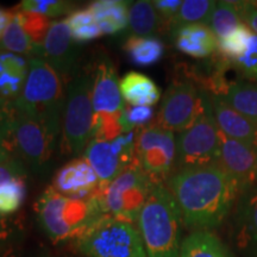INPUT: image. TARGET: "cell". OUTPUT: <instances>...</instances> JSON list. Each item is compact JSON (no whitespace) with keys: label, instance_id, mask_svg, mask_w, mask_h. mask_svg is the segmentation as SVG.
Masks as SVG:
<instances>
[{"label":"cell","instance_id":"cb8c5ba5","mask_svg":"<svg viewBox=\"0 0 257 257\" xmlns=\"http://www.w3.org/2000/svg\"><path fill=\"white\" fill-rule=\"evenodd\" d=\"M127 27L133 34L131 36L154 37L166 25L154 8L153 2L138 0L131 3L128 9Z\"/></svg>","mask_w":257,"mask_h":257},{"label":"cell","instance_id":"52a82bcc","mask_svg":"<svg viewBox=\"0 0 257 257\" xmlns=\"http://www.w3.org/2000/svg\"><path fill=\"white\" fill-rule=\"evenodd\" d=\"M86 257H148L136 224L102 217L74 240Z\"/></svg>","mask_w":257,"mask_h":257},{"label":"cell","instance_id":"83f0119b","mask_svg":"<svg viewBox=\"0 0 257 257\" xmlns=\"http://www.w3.org/2000/svg\"><path fill=\"white\" fill-rule=\"evenodd\" d=\"M217 2L212 0H185L178 14L169 25L170 32L184 25L204 24L210 25L212 14Z\"/></svg>","mask_w":257,"mask_h":257},{"label":"cell","instance_id":"9a60e30c","mask_svg":"<svg viewBox=\"0 0 257 257\" xmlns=\"http://www.w3.org/2000/svg\"><path fill=\"white\" fill-rule=\"evenodd\" d=\"M53 187L64 197L89 199L99 192L101 181L85 157H75L55 173Z\"/></svg>","mask_w":257,"mask_h":257},{"label":"cell","instance_id":"e575fe53","mask_svg":"<svg viewBox=\"0 0 257 257\" xmlns=\"http://www.w3.org/2000/svg\"><path fill=\"white\" fill-rule=\"evenodd\" d=\"M14 11L17 16L19 23L22 24V27L30 36L31 40L36 44H43V41L51 24L49 18L37 14H32V12L18 11L16 9H14Z\"/></svg>","mask_w":257,"mask_h":257},{"label":"cell","instance_id":"7c38bea8","mask_svg":"<svg viewBox=\"0 0 257 257\" xmlns=\"http://www.w3.org/2000/svg\"><path fill=\"white\" fill-rule=\"evenodd\" d=\"M137 130L123 134L112 141L92 138L83 157L92 166L101 182L112 181L136 162Z\"/></svg>","mask_w":257,"mask_h":257},{"label":"cell","instance_id":"8d00e7d4","mask_svg":"<svg viewBox=\"0 0 257 257\" xmlns=\"http://www.w3.org/2000/svg\"><path fill=\"white\" fill-rule=\"evenodd\" d=\"M24 234V225L12 217H0V255L9 251Z\"/></svg>","mask_w":257,"mask_h":257},{"label":"cell","instance_id":"ba28073f","mask_svg":"<svg viewBox=\"0 0 257 257\" xmlns=\"http://www.w3.org/2000/svg\"><path fill=\"white\" fill-rule=\"evenodd\" d=\"M211 102V94L199 81L181 78L173 81L162 96L156 123L173 133H181L197 120Z\"/></svg>","mask_w":257,"mask_h":257},{"label":"cell","instance_id":"5b68a950","mask_svg":"<svg viewBox=\"0 0 257 257\" xmlns=\"http://www.w3.org/2000/svg\"><path fill=\"white\" fill-rule=\"evenodd\" d=\"M93 72L80 70L67 85L62 114L61 147L67 155L79 156L93 138L94 108L92 101Z\"/></svg>","mask_w":257,"mask_h":257},{"label":"cell","instance_id":"f1b7e54d","mask_svg":"<svg viewBox=\"0 0 257 257\" xmlns=\"http://www.w3.org/2000/svg\"><path fill=\"white\" fill-rule=\"evenodd\" d=\"M64 21L68 25L70 36L76 44L87 43L104 35L94 15L88 8L75 10Z\"/></svg>","mask_w":257,"mask_h":257},{"label":"cell","instance_id":"4dcf8cb0","mask_svg":"<svg viewBox=\"0 0 257 257\" xmlns=\"http://www.w3.org/2000/svg\"><path fill=\"white\" fill-rule=\"evenodd\" d=\"M243 23L234 2H217L208 27L218 40L226 36L230 31Z\"/></svg>","mask_w":257,"mask_h":257},{"label":"cell","instance_id":"603a6c76","mask_svg":"<svg viewBox=\"0 0 257 257\" xmlns=\"http://www.w3.org/2000/svg\"><path fill=\"white\" fill-rule=\"evenodd\" d=\"M130 2L123 0H98L89 4L88 9L98 22L102 34L115 35L128 25Z\"/></svg>","mask_w":257,"mask_h":257},{"label":"cell","instance_id":"44dd1931","mask_svg":"<svg viewBox=\"0 0 257 257\" xmlns=\"http://www.w3.org/2000/svg\"><path fill=\"white\" fill-rule=\"evenodd\" d=\"M29 75V59L0 50V98L15 101L23 91Z\"/></svg>","mask_w":257,"mask_h":257},{"label":"cell","instance_id":"8fae6325","mask_svg":"<svg viewBox=\"0 0 257 257\" xmlns=\"http://www.w3.org/2000/svg\"><path fill=\"white\" fill-rule=\"evenodd\" d=\"M56 141L57 138L41 123L16 112L12 143L17 156L35 173L47 174Z\"/></svg>","mask_w":257,"mask_h":257},{"label":"cell","instance_id":"ab89813d","mask_svg":"<svg viewBox=\"0 0 257 257\" xmlns=\"http://www.w3.org/2000/svg\"><path fill=\"white\" fill-rule=\"evenodd\" d=\"M181 4V0H155L153 2L154 8L156 9L157 14L163 21L166 28H169Z\"/></svg>","mask_w":257,"mask_h":257},{"label":"cell","instance_id":"6da1fadb","mask_svg":"<svg viewBox=\"0 0 257 257\" xmlns=\"http://www.w3.org/2000/svg\"><path fill=\"white\" fill-rule=\"evenodd\" d=\"M166 186L178 202L184 225L193 232L219 226L242 193L219 163L176 170Z\"/></svg>","mask_w":257,"mask_h":257},{"label":"cell","instance_id":"4fadbf2b","mask_svg":"<svg viewBox=\"0 0 257 257\" xmlns=\"http://www.w3.org/2000/svg\"><path fill=\"white\" fill-rule=\"evenodd\" d=\"M42 48L43 54L41 59L53 67L68 85L78 73L79 50L70 36L66 21L51 22Z\"/></svg>","mask_w":257,"mask_h":257},{"label":"cell","instance_id":"d590c367","mask_svg":"<svg viewBox=\"0 0 257 257\" xmlns=\"http://www.w3.org/2000/svg\"><path fill=\"white\" fill-rule=\"evenodd\" d=\"M154 117V108L149 106H125L121 113L120 121L124 134L147 126L152 123Z\"/></svg>","mask_w":257,"mask_h":257},{"label":"cell","instance_id":"9c48e42d","mask_svg":"<svg viewBox=\"0 0 257 257\" xmlns=\"http://www.w3.org/2000/svg\"><path fill=\"white\" fill-rule=\"evenodd\" d=\"M220 131L210 102L197 120L176 136L175 172L180 169L218 165Z\"/></svg>","mask_w":257,"mask_h":257},{"label":"cell","instance_id":"e0dca14e","mask_svg":"<svg viewBox=\"0 0 257 257\" xmlns=\"http://www.w3.org/2000/svg\"><path fill=\"white\" fill-rule=\"evenodd\" d=\"M234 245L242 257H257V184L244 189L233 216Z\"/></svg>","mask_w":257,"mask_h":257},{"label":"cell","instance_id":"f35d334b","mask_svg":"<svg viewBox=\"0 0 257 257\" xmlns=\"http://www.w3.org/2000/svg\"><path fill=\"white\" fill-rule=\"evenodd\" d=\"M28 176V167L19 157L0 165V186L14 179Z\"/></svg>","mask_w":257,"mask_h":257},{"label":"cell","instance_id":"74e56055","mask_svg":"<svg viewBox=\"0 0 257 257\" xmlns=\"http://www.w3.org/2000/svg\"><path fill=\"white\" fill-rule=\"evenodd\" d=\"M16 111L12 101L0 98V140L12 141Z\"/></svg>","mask_w":257,"mask_h":257},{"label":"cell","instance_id":"484cf974","mask_svg":"<svg viewBox=\"0 0 257 257\" xmlns=\"http://www.w3.org/2000/svg\"><path fill=\"white\" fill-rule=\"evenodd\" d=\"M123 48L130 62L138 67L154 66L165 55V44L156 37L130 36Z\"/></svg>","mask_w":257,"mask_h":257},{"label":"cell","instance_id":"ee69618b","mask_svg":"<svg viewBox=\"0 0 257 257\" xmlns=\"http://www.w3.org/2000/svg\"><path fill=\"white\" fill-rule=\"evenodd\" d=\"M255 3H256V5H257V2H255Z\"/></svg>","mask_w":257,"mask_h":257},{"label":"cell","instance_id":"30bf717a","mask_svg":"<svg viewBox=\"0 0 257 257\" xmlns=\"http://www.w3.org/2000/svg\"><path fill=\"white\" fill-rule=\"evenodd\" d=\"M136 160L155 184H166L175 172L176 137L156 121L137 130Z\"/></svg>","mask_w":257,"mask_h":257},{"label":"cell","instance_id":"7bdbcfd3","mask_svg":"<svg viewBox=\"0 0 257 257\" xmlns=\"http://www.w3.org/2000/svg\"><path fill=\"white\" fill-rule=\"evenodd\" d=\"M14 17V11L12 10L4 9L0 6V41H2L3 36H4L6 29L11 23V19Z\"/></svg>","mask_w":257,"mask_h":257},{"label":"cell","instance_id":"7a4b0ae2","mask_svg":"<svg viewBox=\"0 0 257 257\" xmlns=\"http://www.w3.org/2000/svg\"><path fill=\"white\" fill-rule=\"evenodd\" d=\"M66 81L46 61L29 59V75L21 95L12 101L16 112L27 115L59 138L66 104Z\"/></svg>","mask_w":257,"mask_h":257},{"label":"cell","instance_id":"60d3db41","mask_svg":"<svg viewBox=\"0 0 257 257\" xmlns=\"http://www.w3.org/2000/svg\"><path fill=\"white\" fill-rule=\"evenodd\" d=\"M243 23L257 35V5L255 2H234Z\"/></svg>","mask_w":257,"mask_h":257},{"label":"cell","instance_id":"b9f144b4","mask_svg":"<svg viewBox=\"0 0 257 257\" xmlns=\"http://www.w3.org/2000/svg\"><path fill=\"white\" fill-rule=\"evenodd\" d=\"M17 153H16L12 141L0 140V165L10 162V161L17 159Z\"/></svg>","mask_w":257,"mask_h":257},{"label":"cell","instance_id":"ac0fdd59","mask_svg":"<svg viewBox=\"0 0 257 257\" xmlns=\"http://www.w3.org/2000/svg\"><path fill=\"white\" fill-rule=\"evenodd\" d=\"M206 89L257 124V83L243 80L227 81L225 76H217L208 80Z\"/></svg>","mask_w":257,"mask_h":257},{"label":"cell","instance_id":"3957f363","mask_svg":"<svg viewBox=\"0 0 257 257\" xmlns=\"http://www.w3.org/2000/svg\"><path fill=\"white\" fill-rule=\"evenodd\" d=\"M35 212L42 231L54 243L78 239L106 216L96 195L89 199H72L60 194L53 186L37 199Z\"/></svg>","mask_w":257,"mask_h":257},{"label":"cell","instance_id":"4316f807","mask_svg":"<svg viewBox=\"0 0 257 257\" xmlns=\"http://www.w3.org/2000/svg\"><path fill=\"white\" fill-rule=\"evenodd\" d=\"M0 50L17 54V55L24 56L27 59H31V57L41 59L42 54H43L42 44H36L31 40L30 36L22 27V24L19 23L15 11L11 23L6 29L4 36L0 41Z\"/></svg>","mask_w":257,"mask_h":257},{"label":"cell","instance_id":"f546056e","mask_svg":"<svg viewBox=\"0 0 257 257\" xmlns=\"http://www.w3.org/2000/svg\"><path fill=\"white\" fill-rule=\"evenodd\" d=\"M252 31L248 25L242 23L232 31H230L226 36L218 40L217 54L225 62L236 60L242 56L244 51L248 48V44L251 38Z\"/></svg>","mask_w":257,"mask_h":257},{"label":"cell","instance_id":"7402d4cb","mask_svg":"<svg viewBox=\"0 0 257 257\" xmlns=\"http://www.w3.org/2000/svg\"><path fill=\"white\" fill-rule=\"evenodd\" d=\"M120 93L130 106L153 107L161 99V89L155 81L138 72H128L121 78Z\"/></svg>","mask_w":257,"mask_h":257},{"label":"cell","instance_id":"d6986e66","mask_svg":"<svg viewBox=\"0 0 257 257\" xmlns=\"http://www.w3.org/2000/svg\"><path fill=\"white\" fill-rule=\"evenodd\" d=\"M211 104L220 133L246 144L257 152V124L233 110L220 96L211 94Z\"/></svg>","mask_w":257,"mask_h":257},{"label":"cell","instance_id":"8992f818","mask_svg":"<svg viewBox=\"0 0 257 257\" xmlns=\"http://www.w3.org/2000/svg\"><path fill=\"white\" fill-rule=\"evenodd\" d=\"M156 185L159 184L147 175L136 161L112 181L101 182L95 195L106 216L137 224L138 216Z\"/></svg>","mask_w":257,"mask_h":257},{"label":"cell","instance_id":"2e32d148","mask_svg":"<svg viewBox=\"0 0 257 257\" xmlns=\"http://www.w3.org/2000/svg\"><path fill=\"white\" fill-rule=\"evenodd\" d=\"M93 108L94 115L120 114L125 104L120 93V80L110 59L102 56L93 72Z\"/></svg>","mask_w":257,"mask_h":257},{"label":"cell","instance_id":"d6a6232c","mask_svg":"<svg viewBox=\"0 0 257 257\" xmlns=\"http://www.w3.org/2000/svg\"><path fill=\"white\" fill-rule=\"evenodd\" d=\"M74 4L62 0H23L16 6L18 11L32 12L44 16L47 18H56L62 15H70L73 12Z\"/></svg>","mask_w":257,"mask_h":257},{"label":"cell","instance_id":"836d02e7","mask_svg":"<svg viewBox=\"0 0 257 257\" xmlns=\"http://www.w3.org/2000/svg\"><path fill=\"white\" fill-rule=\"evenodd\" d=\"M229 69H234L244 80L257 81V35L252 32L248 48L236 60L225 62Z\"/></svg>","mask_w":257,"mask_h":257},{"label":"cell","instance_id":"277c9868","mask_svg":"<svg viewBox=\"0 0 257 257\" xmlns=\"http://www.w3.org/2000/svg\"><path fill=\"white\" fill-rule=\"evenodd\" d=\"M181 211L166 184L153 188L137 220L148 257H179L182 245Z\"/></svg>","mask_w":257,"mask_h":257},{"label":"cell","instance_id":"d4e9b609","mask_svg":"<svg viewBox=\"0 0 257 257\" xmlns=\"http://www.w3.org/2000/svg\"><path fill=\"white\" fill-rule=\"evenodd\" d=\"M179 257H232L211 231H194L182 240Z\"/></svg>","mask_w":257,"mask_h":257},{"label":"cell","instance_id":"ffe728a7","mask_svg":"<svg viewBox=\"0 0 257 257\" xmlns=\"http://www.w3.org/2000/svg\"><path fill=\"white\" fill-rule=\"evenodd\" d=\"M172 35L176 49L194 59L213 56L218 50V38L208 25H184L172 31Z\"/></svg>","mask_w":257,"mask_h":257},{"label":"cell","instance_id":"5bb4252c","mask_svg":"<svg viewBox=\"0 0 257 257\" xmlns=\"http://www.w3.org/2000/svg\"><path fill=\"white\" fill-rule=\"evenodd\" d=\"M219 166L237 182L240 192L257 184V152L223 133H220Z\"/></svg>","mask_w":257,"mask_h":257},{"label":"cell","instance_id":"1f68e13d","mask_svg":"<svg viewBox=\"0 0 257 257\" xmlns=\"http://www.w3.org/2000/svg\"><path fill=\"white\" fill-rule=\"evenodd\" d=\"M27 198V181L14 179L0 186V217H12L23 206Z\"/></svg>","mask_w":257,"mask_h":257}]
</instances>
